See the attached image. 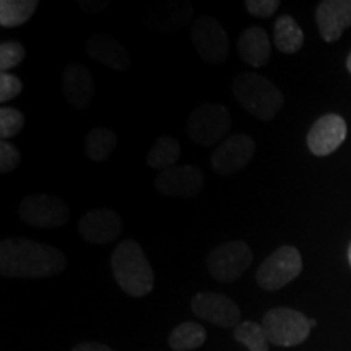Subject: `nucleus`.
Masks as SVG:
<instances>
[{"label":"nucleus","mask_w":351,"mask_h":351,"mask_svg":"<svg viewBox=\"0 0 351 351\" xmlns=\"http://www.w3.org/2000/svg\"><path fill=\"white\" fill-rule=\"evenodd\" d=\"M65 267L67 258L51 244L23 238L0 243V274L7 278H46Z\"/></svg>","instance_id":"f257e3e1"},{"label":"nucleus","mask_w":351,"mask_h":351,"mask_svg":"<svg viewBox=\"0 0 351 351\" xmlns=\"http://www.w3.org/2000/svg\"><path fill=\"white\" fill-rule=\"evenodd\" d=\"M111 270L122 291L132 298L150 295L155 287V274L142 245L134 239H124L114 249Z\"/></svg>","instance_id":"f03ea898"},{"label":"nucleus","mask_w":351,"mask_h":351,"mask_svg":"<svg viewBox=\"0 0 351 351\" xmlns=\"http://www.w3.org/2000/svg\"><path fill=\"white\" fill-rule=\"evenodd\" d=\"M232 95L244 111L265 122L274 119L285 103L280 88L256 72L239 73L232 82Z\"/></svg>","instance_id":"7ed1b4c3"},{"label":"nucleus","mask_w":351,"mask_h":351,"mask_svg":"<svg viewBox=\"0 0 351 351\" xmlns=\"http://www.w3.org/2000/svg\"><path fill=\"white\" fill-rule=\"evenodd\" d=\"M267 339L276 346H296L307 340L311 333V319L289 307H274L262 319Z\"/></svg>","instance_id":"20e7f679"},{"label":"nucleus","mask_w":351,"mask_h":351,"mask_svg":"<svg viewBox=\"0 0 351 351\" xmlns=\"http://www.w3.org/2000/svg\"><path fill=\"white\" fill-rule=\"evenodd\" d=\"M302 271L301 254L293 245H282L261 263L256 282L265 291H278L298 278Z\"/></svg>","instance_id":"39448f33"},{"label":"nucleus","mask_w":351,"mask_h":351,"mask_svg":"<svg viewBox=\"0 0 351 351\" xmlns=\"http://www.w3.org/2000/svg\"><path fill=\"white\" fill-rule=\"evenodd\" d=\"M231 129V114L221 104L205 103L191 112L186 132L192 142L210 147L226 137Z\"/></svg>","instance_id":"423d86ee"},{"label":"nucleus","mask_w":351,"mask_h":351,"mask_svg":"<svg viewBox=\"0 0 351 351\" xmlns=\"http://www.w3.org/2000/svg\"><path fill=\"white\" fill-rule=\"evenodd\" d=\"M254 254L244 241H228L219 244L207 257L208 274L217 282L232 283L241 278L249 267L252 265Z\"/></svg>","instance_id":"0eeeda50"},{"label":"nucleus","mask_w":351,"mask_h":351,"mask_svg":"<svg viewBox=\"0 0 351 351\" xmlns=\"http://www.w3.org/2000/svg\"><path fill=\"white\" fill-rule=\"evenodd\" d=\"M19 217L33 228H62L70 221V208L62 199L51 194H32L20 202Z\"/></svg>","instance_id":"6e6552de"},{"label":"nucleus","mask_w":351,"mask_h":351,"mask_svg":"<svg viewBox=\"0 0 351 351\" xmlns=\"http://www.w3.org/2000/svg\"><path fill=\"white\" fill-rule=\"evenodd\" d=\"M191 39L197 54L207 64L219 65L230 54V38L226 29L213 16H200L194 21Z\"/></svg>","instance_id":"1a4fd4ad"},{"label":"nucleus","mask_w":351,"mask_h":351,"mask_svg":"<svg viewBox=\"0 0 351 351\" xmlns=\"http://www.w3.org/2000/svg\"><path fill=\"white\" fill-rule=\"evenodd\" d=\"M256 155V142L247 134H232L215 148L212 168L218 176H232L244 169Z\"/></svg>","instance_id":"9d476101"},{"label":"nucleus","mask_w":351,"mask_h":351,"mask_svg":"<svg viewBox=\"0 0 351 351\" xmlns=\"http://www.w3.org/2000/svg\"><path fill=\"white\" fill-rule=\"evenodd\" d=\"M192 313L218 327L236 328L241 324V309L231 298L221 293H197L191 302Z\"/></svg>","instance_id":"9b49d317"},{"label":"nucleus","mask_w":351,"mask_h":351,"mask_svg":"<svg viewBox=\"0 0 351 351\" xmlns=\"http://www.w3.org/2000/svg\"><path fill=\"white\" fill-rule=\"evenodd\" d=\"M122 223L121 215L114 210L96 208L86 212L78 219V232L88 244L106 245L121 236Z\"/></svg>","instance_id":"f8f14e48"},{"label":"nucleus","mask_w":351,"mask_h":351,"mask_svg":"<svg viewBox=\"0 0 351 351\" xmlns=\"http://www.w3.org/2000/svg\"><path fill=\"white\" fill-rule=\"evenodd\" d=\"M155 189L160 194L168 197H184L192 199L204 189V174L197 166H174L163 171L155 181Z\"/></svg>","instance_id":"ddd939ff"},{"label":"nucleus","mask_w":351,"mask_h":351,"mask_svg":"<svg viewBox=\"0 0 351 351\" xmlns=\"http://www.w3.org/2000/svg\"><path fill=\"white\" fill-rule=\"evenodd\" d=\"M348 127L339 114H326L314 122L307 134V148L315 156L330 155L345 142Z\"/></svg>","instance_id":"4468645a"},{"label":"nucleus","mask_w":351,"mask_h":351,"mask_svg":"<svg viewBox=\"0 0 351 351\" xmlns=\"http://www.w3.org/2000/svg\"><path fill=\"white\" fill-rule=\"evenodd\" d=\"M315 21L324 41H339L351 26V0H324L315 10Z\"/></svg>","instance_id":"2eb2a0df"},{"label":"nucleus","mask_w":351,"mask_h":351,"mask_svg":"<svg viewBox=\"0 0 351 351\" xmlns=\"http://www.w3.org/2000/svg\"><path fill=\"white\" fill-rule=\"evenodd\" d=\"M62 88L67 103L75 111H86V109H90L95 99V80L85 65H67L64 70Z\"/></svg>","instance_id":"dca6fc26"},{"label":"nucleus","mask_w":351,"mask_h":351,"mask_svg":"<svg viewBox=\"0 0 351 351\" xmlns=\"http://www.w3.org/2000/svg\"><path fill=\"white\" fill-rule=\"evenodd\" d=\"M85 49L91 59L109 69L117 70V72H127L130 69L132 59L129 52L116 38L109 34H91L85 44Z\"/></svg>","instance_id":"f3484780"},{"label":"nucleus","mask_w":351,"mask_h":351,"mask_svg":"<svg viewBox=\"0 0 351 351\" xmlns=\"http://www.w3.org/2000/svg\"><path fill=\"white\" fill-rule=\"evenodd\" d=\"M238 54L245 64L254 69H261L269 64L271 46L265 29L261 26L244 29L238 38Z\"/></svg>","instance_id":"a211bd4d"},{"label":"nucleus","mask_w":351,"mask_h":351,"mask_svg":"<svg viewBox=\"0 0 351 351\" xmlns=\"http://www.w3.org/2000/svg\"><path fill=\"white\" fill-rule=\"evenodd\" d=\"M274 43L276 49L285 54H295L304 46V33L293 16L282 15L275 21Z\"/></svg>","instance_id":"6ab92c4d"},{"label":"nucleus","mask_w":351,"mask_h":351,"mask_svg":"<svg viewBox=\"0 0 351 351\" xmlns=\"http://www.w3.org/2000/svg\"><path fill=\"white\" fill-rule=\"evenodd\" d=\"M181 158V143L178 142L171 135H161L156 138V142L153 143L150 153L147 156V165L152 169L160 171H168L174 166Z\"/></svg>","instance_id":"aec40b11"},{"label":"nucleus","mask_w":351,"mask_h":351,"mask_svg":"<svg viewBox=\"0 0 351 351\" xmlns=\"http://www.w3.org/2000/svg\"><path fill=\"white\" fill-rule=\"evenodd\" d=\"M192 16V7L187 3H173V5H163L150 13L148 20L155 29L160 32H178L184 28Z\"/></svg>","instance_id":"412c9836"},{"label":"nucleus","mask_w":351,"mask_h":351,"mask_svg":"<svg viewBox=\"0 0 351 351\" xmlns=\"http://www.w3.org/2000/svg\"><path fill=\"white\" fill-rule=\"evenodd\" d=\"M117 147V135L114 130L95 127L85 138V155L93 161H106Z\"/></svg>","instance_id":"4be33fe9"},{"label":"nucleus","mask_w":351,"mask_h":351,"mask_svg":"<svg viewBox=\"0 0 351 351\" xmlns=\"http://www.w3.org/2000/svg\"><path fill=\"white\" fill-rule=\"evenodd\" d=\"M207 340V330L197 322H182L171 332L168 343L173 351H192Z\"/></svg>","instance_id":"5701e85b"},{"label":"nucleus","mask_w":351,"mask_h":351,"mask_svg":"<svg viewBox=\"0 0 351 351\" xmlns=\"http://www.w3.org/2000/svg\"><path fill=\"white\" fill-rule=\"evenodd\" d=\"M38 0H2L0 2V25L16 28L32 20L38 8Z\"/></svg>","instance_id":"b1692460"},{"label":"nucleus","mask_w":351,"mask_h":351,"mask_svg":"<svg viewBox=\"0 0 351 351\" xmlns=\"http://www.w3.org/2000/svg\"><path fill=\"white\" fill-rule=\"evenodd\" d=\"M234 340L244 345L249 351H269V339H267L265 330L262 324L254 322V320H244L232 332Z\"/></svg>","instance_id":"393cba45"},{"label":"nucleus","mask_w":351,"mask_h":351,"mask_svg":"<svg viewBox=\"0 0 351 351\" xmlns=\"http://www.w3.org/2000/svg\"><path fill=\"white\" fill-rule=\"evenodd\" d=\"M25 125L23 112L15 108L0 109V138L8 142V138L15 137Z\"/></svg>","instance_id":"a878e982"},{"label":"nucleus","mask_w":351,"mask_h":351,"mask_svg":"<svg viewBox=\"0 0 351 351\" xmlns=\"http://www.w3.org/2000/svg\"><path fill=\"white\" fill-rule=\"evenodd\" d=\"M25 47L19 41H5L0 44V72L8 73V70L19 67L25 60Z\"/></svg>","instance_id":"bb28decb"},{"label":"nucleus","mask_w":351,"mask_h":351,"mask_svg":"<svg viewBox=\"0 0 351 351\" xmlns=\"http://www.w3.org/2000/svg\"><path fill=\"white\" fill-rule=\"evenodd\" d=\"M20 161H21V155L20 152L16 150L15 145L2 140V142H0V173L2 174L13 173V171L19 168Z\"/></svg>","instance_id":"cd10ccee"},{"label":"nucleus","mask_w":351,"mask_h":351,"mask_svg":"<svg viewBox=\"0 0 351 351\" xmlns=\"http://www.w3.org/2000/svg\"><path fill=\"white\" fill-rule=\"evenodd\" d=\"M23 91V82L12 73H0V103L16 98Z\"/></svg>","instance_id":"c85d7f7f"},{"label":"nucleus","mask_w":351,"mask_h":351,"mask_svg":"<svg viewBox=\"0 0 351 351\" xmlns=\"http://www.w3.org/2000/svg\"><path fill=\"white\" fill-rule=\"evenodd\" d=\"M244 5L247 12L257 19H269L278 10L280 2L278 0H245Z\"/></svg>","instance_id":"c756f323"},{"label":"nucleus","mask_w":351,"mask_h":351,"mask_svg":"<svg viewBox=\"0 0 351 351\" xmlns=\"http://www.w3.org/2000/svg\"><path fill=\"white\" fill-rule=\"evenodd\" d=\"M72 351H114L108 345L96 343V341H85V343H78Z\"/></svg>","instance_id":"7c9ffc66"},{"label":"nucleus","mask_w":351,"mask_h":351,"mask_svg":"<svg viewBox=\"0 0 351 351\" xmlns=\"http://www.w3.org/2000/svg\"><path fill=\"white\" fill-rule=\"evenodd\" d=\"M78 5L82 7V10L95 13V12H101V10H104V8H108L109 2H99V0H98V2H90V0H80V2H78Z\"/></svg>","instance_id":"2f4dec72"},{"label":"nucleus","mask_w":351,"mask_h":351,"mask_svg":"<svg viewBox=\"0 0 351 351\" xmlns=\"http://www.w3.org/2000/svg\"><path fill=\"white\" fill-rule=\"evenodd\" d=\"M346 69H348V72L351 73V52H350L348 59H346Z\"/></svg>","instance_id":"473e14b6"},{"label":"nucleus","mask_w":351,"mask_h":351,"mask_svg":"<svg viewBox=\"0 0 351 351\" xmlns=\"http://www.w3.org/2000/svg\"><path fill=\"white\" fill-rule=\"evenodd\" d=\"M348 262H350V267H351V244H350V247H348Z\"/></svg>","instance_id":"72a5a7b5"}]
</instances>
